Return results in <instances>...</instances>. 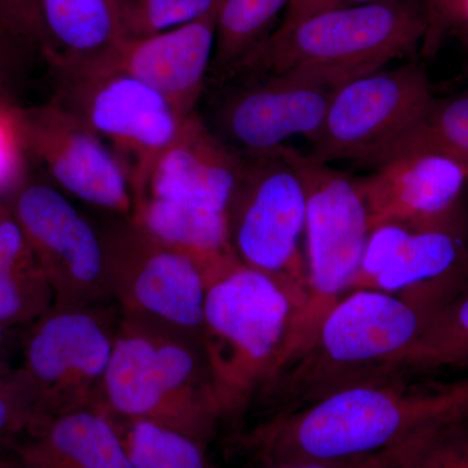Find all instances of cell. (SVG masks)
<instances>
[{"label": "cell", "mask_w": 468, "mask_h": 468, "mask_svg": "<svg viewBox=\"0 0 468 468\" xmlns=\"http://www.w3.org/2000/svg\"><path fill=\"white\" fill-rule=\"evenodd\" d=\"M468 421V377H392L351 385L306 408L264 418L237 433L249 464L304 463L372 454Z\"/></svg>", "instance_id": "1"}, {"label": "cell", "mask_w": 468, "mask_h": 468, "mask_svg": "<svg viewBox=\"0 0 468 468\" xmlns=\"http://www.w3.org/2000/svg\"><path fill=\"white\" fill-rule=\"evenodd\" d=\"M428 316L402 295L365 289L347 292L310 344L261 388L252 406L272 417L374 380L385 360L414 343Z\"/></svg>", "instance_id": "2"}, {"label": "cell", "mask_w": 468, "mask_h": 468, "mask_svg": "<svg viewBox=\"0 0 468 468\" xmlns=\"http://www.w3.org/2000/svg\"><path fill=\"white\" fill-rule=\"evenodd\" d=\"M426 29L424 5L414 0L326 9L280 24L220 81L302 75L340 86L405 57L421 45Z\"/></svg>", "instance_id": "3"}, {"label": "cell", "mask_w": 468, "mask_h": 468, "mask_svg": "<svg viewBox=\"0 0 468 468\" xmlns=\"http://www.w3.org/2000/svg\"><path fill=\"white\" fill-rule=\"evenodd\" d=\"M294 315L284 286L245 264L209 282L201 345L220 421L245 414L275 375Z\"/></svg>", "instance_id": "4"}, {"label": "cell", "mask_w": 468, "mask_h": 468, "mask_svg": "<svg viewBox=\"0 0 468 468\" xmlns=\"http://www.w3.org/2000/svg\"><path fill=\"white\" fill-rule=\"evenodd\" d=\"M115 420H151L209 442L220 421L202 346L120 319L101 408Z\"/></svg>", "instance_id": "5"}, {"label": "cell", "mask_w": 468, "mask_h": 468, "mask_svg": "<svg viewBox=\"0 0 468 468\" xmlns=\"http://www.w3.org/2000/svg\"><path fill=\"white\" fill-rule=\"evenodd\" d=\"M273 153L294 168L306 193L307 301L292 319L282 366L310 344L332 307L349 292L369 228L356 178L289 144Z\"/></svg>", "instance_id": "6"}, {"label": "cell", "mask_w": 468, "mask_h": 468, "mask_svg": "<svg viewBox=\"0 0 468 468\" xmlns=\"http://www.w3.org/2000/svg\"><path fill=\"white\" fill-rule=\"evenodd\" d=\"M100 232L111 298L122 319L201 345L208 286L201 266L151 237L131 218L119 217Z\"/></svg>", "instance_id": "7"}, {"label": "cell", "mask_w": 468, "mask_h": 468, "mask_svg": "<svg viewBox=\"0 0 468 468\" xmlns=\"http://www.w3.org/2000/svg\"><path fill=\"white\" fill-rule=\"evenodd\" d=\"M304 224L306 193L294 168L275 153L242 156L228 207L230 243L242 264L284 286L295 315L307 301Z\"/></svg>", "instance_id": "8"}, {"label": "cell", "mask_w": 468, "mask_h": 468, "mask_svg": "<svg viewBox=\"0 0 468 468\" xmlns=\"http://www.w3.org/2000/svg\"><path fill=\"white\" fill-rule=\"evenodd\" d=\"M57 70L55 98L109 144L128 172L134 198L187 116L146 82L117 68L89 64Z\"/></svg>", "instance_id": "9"}, {"label": "cell", "mask_w": 468, "mask_h": 468, "mask_svg": "<svg viewBox=\"0 0 468 468\" xmlns=\"http://www.w3.org/2000/svg\"><path fill=\"white\" fill-rule=\"evenodd\" d=\"M119 323L101 306H54L27 326L18 367L36 403V428L58 415L101 408Z\"/></svg>", "instance_id": "10"}, {"label": "cell", "mask_w": 468, "mask_h": 468, "mask_svg": "<svg viewBox=\"0 0 468 468\" xmlns=\"http://www.w3.org/2000/svg\"><path fill=\"white\" fill-rule=\"evenodd\" d=\"M435 98L421 68L380 69L335 89L324 122L310 141L311 158L331 165H375L423 119Z\"/></svg>", "instance_id": "11"}, {"label": "cell", "mask_w": 468, "mask_h": 468, "mask_svg": "<svg viewBox=\"0 0 468 468\" xmlns=\"http://www.w3.org/2000/svg\"><path fill=\"white\" fill-rule=\"evenodd\" d=\"M55 292V306H101L112 301L103 239L57 186L23 185L8 206Z\"/></svg>", "instance_id": "12"}, {"label": "cell", "mask_w": 468, "mask_h": 468, "mask_svg": "<svg viewBox=\"0 0 468 468\" xmlns=\"http://www.w3.org/2000/svg\"><path fill=\"white\" fill-rule=\"evenodd\" d=\"M468 288V246L460 232L384 224L369 230L349 292L402 295L428 314Z\"/></svg>", "instance_id": "13"}, {"label": "cell", "mask_w": 468, "mask_h": 468, "mask_svg": "<svg viewBox=\"0 0 468 468\" xmlns=\"http://www.w3.org/2000/svg\"><path fill=\"white\" fill-rule=\"evenodd\" d=\"M20 122L27 150L41 160L58 190L116 217H132L128 172L84 120L55 98L20 112Z\"/></svg>", "instance_id": "14"}, {"label": "cell", "mask_w": 468, "mask_h": 468, "mask_svg": "<svg viewBox=\"0 0 468 468\" xmlns=\"http://www.w3.org/2000/svg\"><path fill=\"white\" fill-rule=\"evenodd\" d=\"M239 79V77H236ZM218 104L211 131L242 156L272 154L295 135L313 140L337 85L302 75L245 76Z\"/></svg>", "instance_id": "15"}, {"label": "cell", "mask_w": 468, "mask_h": 468, "mask_svg": "<svg viewBox=\"0 0 468 468\" xmlns=\"http://www.w3.org/2000/svg\"><path fill=\"white\" fill-rule=\"evenodd\" d=\"M467 183L466 165L426 153L396 156L367 177L356 178L369 230L399 224L411 229L460 232L455 214Z\"/></svg>", "instance_id": "16"}, {"label": "cell", "mask_w": 468, "mask_h": 468, "mask_svg": "<svg viewBox=\"0 0 468 468\" xmlns=\"http://www.w3.org/2000/svg\"><path fill=\"white\" fill-rule=\"evenodd\" d=\"M215 30L217 8L167 32L122 39L109 55L91 64H106L137 77L167 98L181 115L189 116L198 111L207 89Z\"/></svg>", "instance_id": "17"}, {"label": "cell", "mask_w": 468, "mask_h": 468, "mask_svg": "<svg viewBox=\"0 0 468 468\" xmlns=\"http://www.w3.org/2000/svg\"><path fill=\"white\" fill-rule=\"evenodd\" d=\"M241 165L242 155L224 144L196 111L154 163L134 201L153 197L187 207L228 212Z\"/></svg>", "instance_id": "18"}, {"label": "cell", "mask_w": 468, "mask_h": 468, "mask_svg": "<svg viewBox=\"0 0 468 468\" xmlns=\"http://www.w3.org/2000/svg\"><path fill=\"white\" fill-rule=\"evenodd\" d=\"M5 451L24 468H133L115 421L100 409L48 419Z\"/></svg>", "instance_id": "19"}, {"label": "cell", "mask_w": 468, "mask_h": 468, "mask_svg": "<svg viewBox=\"0 0 468 468\" xmlns=\"http://www.w3.org/2000/svg\"><path fill=\"white\" fill-rule=\"evenodd\" d=\"M131 220L154 239L193 258L208 285L241 263L230 243L228 212L141 197L134 201Z\"/></svg>", "instance_id": "20"}, {"label": "cell", "mask_w": 468, "mask_h": 468, "mask_svg": "<svg viewBox=\"0 0 468 468\" xmlns=\"http://www.w3.org/2000/svg\"><path fill=\"white\" fill-rule=\"evenodd\" d=\"M42 15L57 69L95 63L122 41L119 0H43Z\"/></svg>", "instance_id": "21"}, {"label": "cell", "mask_w": 468, "mask_h": 468, "mask_svg": "<svg viewBox=\"0 0 468 468\" xmlns=\"http://www.w3.org/2000/svg\"><path fill=\"white\" fill-rule=\"evenodd\" d=\"M55 292L8 206L0 202V324H33L54 309Z\"/></svg>", "instance_id": "22"}, {"label": "cell", "mask_w": 468, "mask_h": 468, "mask_svg": "<svg viewBox=\"0 0 468 468\" xmlns=\"http://www.w3.org/2000/svg\"><path fill=\"white\" fill-rule=\"evenodd\" d=\"M468 367V288L428 316L420 334L385 360L375 380Z\"/></svg>", "instance_id": "23"}, {"label": "cell", "mask_w": 468, "mask_h": 468, "mask_svg": "<svg viewBox=\"0 0 468 468\" xmlns=\"http://www.w3.org/2000/svg\"><path fill=\"white\" fill-rule=\"evenodd\" d=\"M292 0H221L217 5L215 50L209 79L220 81L270 36Z\"/></svg>", "instance_id": "24"}, {"label": "cell", "mask_w": 468, "mask_h": 468, "mask_svg": "<svg viewBox=\"0 0 468 468\" xmlns=\"http://www.w3.org/2000/svg\"><path fill=\"white\" fill-rule=\"evenodd\" d=\"M112 420L133 468H215L206 452L207 445L196 437L144 419Z\"/></svg>", "instance_id": "25"}, {"label": "cell", "mask_w": 468, "mask_h": 468, "mask_svg": "<svg viewBox=\"0 0 468 468\" xmlns=\"http://www.w3.org/2000/svg\"><path fill=\"white\" fill-rule=\"evenodd\" d=\"M448 156L468 168V94L433 101L423 119L381 156L374 168L405 154Z\"/></svg>", "instance_id": "26"}, {"label": "cell", "mask_w": 468, "mask_h": 468, "mask_svg": "<svg viewBox=\"0 0 468 468\" xmlns=\"http://www.w3.org/2000/svg\"><path fill=\"white\" fill-rule=\"evenodd\" d=\"M218 0H119L122 39L144 38L193 23Z\"/></svg>", "instance_id": "27"}, {"label": "cell", "mask_w": 468, "mask_h": 468, "mask_svg": "<svg viewBox=\"0 0 468 468\" xmlns=\"http://www.w3.org/2000/svg\"><path fill=\"white\" fill-rule=\"evenodd\" d=\"M38 423L36 403L20 367H12L0 354V449L20 441Z\"/></svg>", "instance_id": "28"}, {"label": "cell", "mask_w": 468, "mask_h": 468, "mask_svg": "<svg viewBox=\"0 0 468 468\" xmlns=\"http://www.w3.org/2000/svg\"><path fill=\"white\" fill-rule=\"evenodd\" d=\"M43 0H0V32L12 41L39 48L46 55Z\"/></svg>", "instance_id": "29"}, {"label": "cell", "mask_w": 468, "mask_h": 468, "mask_svg": "<svg viewBox=\"0 0 468 468\" xmlns=\"http://www.w3.org/2000/svg\"><path fill=\"white\" fill-rule=\"evenodd\" d=\"M406 468H468V421L431 437Z\"/></svg>", "instance_id": "30"}, {"label": "cell", "mask_w": 468, "mask_h": 468, "mask_svg": "<svg viewBox=\"0 0 468 468\" xmlns=\"http://www.w3.org/2000/svg\"><path fill=\"white\" fill-rule=\"evenodd\" d=\"M26 150L20 112L0 104V196L20 184Z\"/></svg>", "instance_id": "31"}, {"label": "cell", "mask_w": 468, "mask_h": 468, "mask_svg": "<svg viewBox=\"0 0 468 468\" xmlns=\"http://www.w3.org/2000/svg\"><path fill=\"white\" fill-rule=\"evenodd\" d=\"M431 437L432 436L417 437L385 451L349 458V460L304 462V463L276 464V466L249 464L248 468H406Z\"/></svg>", "instance_id": "32"}, {"label": "cell", "mask_w": 468, "mask_h": 468, "mask_svg": "<svg viewBox=\"0 0 468 468\" xmlns=\"http://www.w3.org/2000/svg\"><path fill=\"white\" fill-rule=\"evenodd\" d=\"M468 0H426L427 29L421 42L424 57H432L439 51L446 34L466 17Z\"/></svg>", "instance_id": "33"}, {"label": "cell", "mask_w": 468, "mask_h": 468, "mask_svg": "<svg viewBox=\"0 0 468 468\" xmlns=\"http://www.w3.org/2000/svg\"><path fill=\"white\" fill-rule=\"evenodd\" d=\"M381 0H292L286 9L282 23H292L310 15L319 14L326 9L349 7V5H368Z\"/></svg>", "instance_id": "34"}, {"label": "cell", "mask_w": 468, "mask_h": 468, "mask_svg": "<svg viewBox=\"0 0 468 468\" xmlns=\"http://www.w3.org/2000/svg\"><path fill=\"white\" fill-rule=\"evenodd\" d=\"M0 468H24L5 449H0Z\"/></svg>", "instance_id": "35"}, {"label": "cell", "mask_w": 468, "mask_h": 468, "mask_svg": "<svg viewBox=\"0 0 468 468\" xmlns=\"http://www.w3.org/2000/svg\"><path fill=\"white\" fill-rule=\"evenodd\" d=\"M9 332H11L9 331V329L0 324V351H2L3 346H5V344H7Z\"/></svg>", "instance_id": "36"}, {"label": "cell", "mask_w": 468, "mask_h": 468, "mask_svg": "<svg viewBox=\"0 0 468 468\" xmlns=\"http://www.w3.org/2000/svg\"><path fill=\"white\" fill-rule=\"evenodd\" d=\"M464 20H468V5H467V11H466V17H464Z\"/></svg>", "instance_id": "37"}, {"label": "cell", "mask_w": 468, "mask_h": 468, "mask_svg": "<svg viewBox=\"0 0 468 468\" xmlns=\"http://www.w3.org/2000/svg\"><path fill=\"white\" fill-rule=\"evenodd\" d=\"M218 2H221V0H218V2H217V5H218Z\"/></svg>", "instance_id": "38"}, {"label": "cell", "mask_w": 468, "mask_h": 468, "mask_svg": "<svg viewBox=\"0 0 468 468\" xmlns=\"http://www.w3.org/2000/svg\"><path fill=\"white\" fill-rule=\"evenodd\" d=\"M292 2H291V3H292Z\"/></svg>", "instance_id": "39"}]
</instances>
